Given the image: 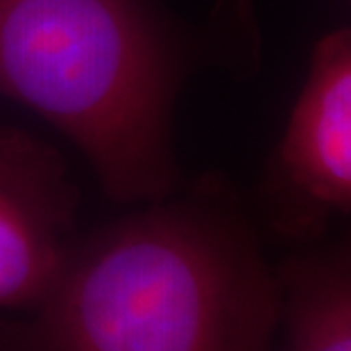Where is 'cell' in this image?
Wrapping results in <instances>:
<instances>
[{
    "label": "cell",
    "mask_w": 351,
    "mask_h": 351,
    "mask_svg": "<svg viewBox=\"0 0 351 351\" xmlns=\"http://www.w3.org/2000/svg\"><path fill=\"white\" fill-rule=\"evenodd\" d=\"M25 351H270L281 283L215 193L156 199L73 245Z\"/></svg>",
    "instance_id": "6da1fadb"
},
{
    "label": "cell",
    "mask_w": 351,
    "mask_h": 351,
    "mask_svg": "<svg viewBox=\"0 0 351 351\" xmlns=\"http://www.w3.org/2000/svg\"><path fill=\"white\" fill-rule=\"evenodd\" d=\"M177 71L143 0H0V95L71 138L116 202L175 189Z\"/></svg>",
    "instance_id": "7a4b0ae2"
},
{
    "label": "cell",
    "mask_w": 351,
    "mask_h": 351,
    "mask_svg": "<svg viewBox=\"0 0 351 351\" xmlns=\"http://www.w3.org/2000/svg\"><path fill=\"white\" fill-rule=\"evenodd\" d=\"M73 186L64 161L27 132L0 130V308L36 306L71 252Z\"/></svg>",
    "instance_id": "3957f363"
},
{
    "label": "cell",
    "mask_w": 351,
    "mask_h": 351,
    "mask_svg": "<svg viewBox=\"0 0 351 351\" xmlns=\"http://www.w3.org/2000/svg\"><path fill=\"white\" fill-rule=\"evenodd\" d=\"M279 175L306 204L351 215V25L313 50L279 145Z\"/></svg>",
    "instance_id": "277c9868"
},
{
    "label": "cell",
    "mask_w": 351,
    "mask_h": 351,
    "mask_svg": "<svg viewBox=\"0 0 351 351\" xmlns=\"http://www.w3.org/2000/svg\"><path fill=\"white\" fill-rule=\"evenodd\" d=\"M279 283L281 351H351V238L293 261Z\"/></svg>",
    "instance_id": "5b68a950"
}]
</instances>
